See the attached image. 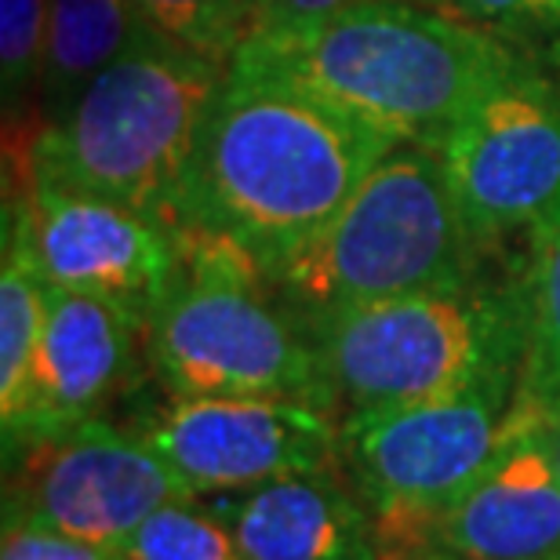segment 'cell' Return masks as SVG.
<instances>
[{
  "mask_svg": "<svg viewBox=\"0 0 560 560\" xmlns=\"http://www.w3.org/2000/svg\"><path fill=\"white\" fill-rule=\"evenodd\" d=\"M394 150L291 84L230 70L175 197V237H211L270 277Z\"/></svg>",
  "mask_w": 560,
  "mask_h": 560,
  "instance_id": "6da1fadb",
  "label": "cell"
},
{
  "mask_svg": "<svg viewBox=\"0 0 560 560\" xmlns=\"http://www.w3.org/2000/svg\"><path fill=\"white\" fill-rule=\"evenodd\" d=\"M521 55L430 4H361L302 26L255 30L230 70L270 77L394 145L433 150Z\"/></svg>",
  "mask_w": 560,
  "mask_h": 560,
  "instance_id": "7a4b0ae2",
  "label": "cell"
},
{
  "mask_svg": "<svg viewBox=\"0 0 560 560\" xmlns=\"http://www.w3.org/2000/svg\"><path fill=\"white\" fill-rule=\"evenodd\" d=\"M302 320L317 357L324 411L335 422L411 408L502 368H521L528 331L524 266Z\"/></svg>",
  "mask_w": 560,
  "mask_h": 560,
  "instance_id": "3957f363",
  "label": "cell"
},
{
  "mask_svg": "<svg viewBox=\"0 0 560 560\" xmlns=\"http://www.w3.org/2000/svg\"><path fill=\"white\" fill-rule=\"evenodd\" d=\"M226 73V62L164 33L139 44L59 117L40 120L22 178L120 200L172 226L178 186Z\"/></svg>",
  "mask_w": 560,
  "mask_h": 560,
  "instance_id": "277c9868",
  "label": "cell"
},
{
  "mask_svg": "<svg viewBox=\"0 0 560 560\" xmlns=\"http://www.w3.org/2000/svg\"><path fill=\"white\" fill-rule=\"evenodd\" d=\"M447 175L425 145H394L353 197L270 273L299 317L455 288L485 266Z\"/></svg>",
  "mask_w": 560,
  "mask_h": 560,
  "instance_id": "5b68a950",
  "label": "cell"
},
{
  "mask_svg": "<svg viewBox=\"0 0 560 560\" xmlns=\"http://www.w3.org/2000/svg\"><path fill=\"white\" fill-rule=\"evenodd\" d=\"M183 270L145 324L167 397H280L324 411L306 320L259 266L211 237H178Z\"/></svg>",
  "mask_w": 560,
  "mask_h": 560,
  "instance_id": "8992f818",
  "label": "cell"
},
{
  "mask_svg": "<svg viewBox=\"0 0 560 560\" xmlns=\"http://www.w3.org/2000/svg\"><path fill=\"white\" fill-rule=\"evenodd\" d=\"M521 368L422 405L339 422V474L372 510L386 546L425 542L430 524L485 474L521 425Z\"/></svg>",
  "mask_w": 560,
  "mask_h": 560,
  "instance_id": "52a82bcc",
  "label": "cell"
},
{
  "mask_svg": "<svg viewBox=\"0 0 560 560\" xmlns=\"http://www.w3.org/2000/svg\"><path fill=\"white\" fill-rule=\"evenodd\" d=\"M477 244L535 241L560 211V77L535 62L502 73L433 145Z\"/></svg>",
  "mask_w": 560,
  "mask_h": 560,
  "instance_id": "ba28073f",
  "label": "cell"
},
{
  "mask_svg": "<svg viewBox=\"0 0 560 560\" xmlns=\"http://www.w3.org/2000/svg\"><path fill=\"white\" fill-rule=\"evenodd\" d=\"M189 485L142 441L106 419L81 425L8 455L4 513L88 542L117 546Z\"/></svg>",
  "mask_w": 560,
  "mask_h": 560,
  "instance_id": "9c48e42d",
  "label": "cell"
},
{
  "mask_svg": "<svg viewBox=\"0 0 560 560\" xmlns=\"http://www.w3.org/2000/svg\"><path fill=\"white\" fill-rule=\"evenodd\" d=\"M139 436L194 495L328 469L339 458V422L280 397H172L142 422Z\"/></svg>",
  "mask_w": 560,
  "mask_h": 560,
  "instance_id": "30bf717a",
  "label": "cell"
},
{
  "mask_svg": "<svg viewBox=\"0 0 560 560\" xmlns=\"http://www.w3.org/2000/svg\"><path fill=\"white\" fill-rule=\"evenodd\" d=\"M11 205L51 288L117 299L150 320L183 270L172 226L120 200L26 178Z\"/></svg>",
  "mask_w": 560,
  "mask_h": 560,
  "instance_id": "8fae6325",
  "label": "cell"
},
{
  "mask_svg": "<svg viewBox=\"0 0 560 560\" xmlns=\"http://www.w3.org/2000/svg\"><path fill=\"white\" fill-rule=\"evenodd\" d=\"M145 324L139 310L117 299L48 284L26 408L4 433V458L33 441L103 419V408L136 383Z\"/></svg>",
  "mask_w": 560,
  "mask_h": 560,
  "instance_id": "7c38bea8",
  "label": "cell"
},
{
  "mask_svg": "<svg viewBox=\"0 0 560 560\" xmlns=\"http://www.w3.org/2000/svg\"><path fill=\"white\" fill-rule=\"evenodd\" d=\"M425 542L466 560H560V474L546 419L524 411L485 474L430 524Z\"/></svg>",
  "mask_w": 560,
  "mask_h": 560,
  "instance_id": "4fadbf2b",
  "label": "cell"
},
{
  "mask_svg": "<svg viewBox=\"0 0 560 560\" xmlns=\"http://www.w3.org/2000/svg\"><path fill=\"white\" fill-rule=\"evenodd\" d=\"M244 560H383L386 535L339 466L302 469L205 499Z\"/></svg>",
  "mask_w": 560,
  "mask_h": 560,
  "instance_id": "5bb4252c",
  "label": "cell"
},
{
  "mask_svg": "<svg viewBox=\"0 0 560 560\" xmlns=\"http://www.w3.org/2000/svg\"><path fill=\"white\" fill-rule=\"evenodd\" d=\"M161 37L136 0H48L37 77V117H59L120 55Z\"/></svg>",
  "mask_w": 560,
  "mask_h": 560,
  "instance_id": "9a60e30c",
  "label": "cell"
},
{
  "mask_svg": "<svg viewBox=\"0 0 560 560\" xmlns=\"http://www.w3.org/2000/svg\"><path fill=\"white\" fill-rule=\"evenodd\" d=\"M0 422L4 433L22 419L37 361L48 280L22 230L15 205H4V255H0Z\"/></svg>",
  "mask_w": 560,
  "mask_h": 560,
  "instance_id": "2e32d148",
  "label": "cell"
},
{
  "mask_svg": "<svg viewBox=\"0 0 560 560\" xmlns=\"http://www.w3.org/2000/svg\"><path fill=\"white\" fill-rule=\"evenodd\" d=\"M524 302H528V331H524L517 408L546 419L560 408V211L528 244Z\"/></svg>",
  "mask_w": 560,
  "mask_h": 560,
  "instance_id": "e0dca14e",
  "label": "cell"
},
{
  "mask_svg": "<svg viewBox=\"0 0 560 560\" xmlns=\"http://www.w3.org/2000/svg\"><path fill=\"white\" fill-rule=\"evenodd\" d=\"M117 553L125 560H244L237 539L205 495L156 506L136 532L117 542Z\"/></svg>",
  "mask_w": 560,
  "mask_h": 560,
  "instance_id": "ac0fdd59",
  "label": "cell"
},
{
  "mask_svg": "<svg viewBox=\"0 0 560 560\" xmlns=\"http://www.w3.org/2000/svg\"><path fill=\"white\" fill-rule=\"evenodd\" d=\"M153 30L215 62H233L259 26L255 0H136Z\"/></svg>",
  "mask_w": 560,
  "mask_h": 560,
  "instance_id": "d6986e66",
  "label": "cell"
},
{
  "mask_svg": "<svg viewBox=\"0 0 560 560\" xmlns=\"http://www.w3.org/2000/svg\"><path fill=\"white\" fill-rule=\"evenodd\" d=\"M447 11L560 77V0H447Z\"/></svg>",
  "mask_w": 560,
  "mask_h": 560,
  "instance_id": "ffe728a7",
  "label": "cell"
},
{
  "mask_svg": "<svg viewBox=\"0 0 560 560\" xmlns=\"http://www.w3.org/2000/svg\"><path fill=\"white\" fill-rule=\"evenodd\" d=\"M48 0H0V92L8 125L37 103Z\"/></svg>",
  "mask_w": 560,
  "mask_h": 560,
  "instance_id": "44dd1931",
  "label": "cell"
},
{
  "mask_svg": "<svg viewBox=\"0 0 560 560\" xmlns=\"http://www.w3.org/2000/svg\"><path fill=\"white\" fill-rule=\"evenodd\" d=\"M0 560H125V557L117 553V546L73 539V535H62L55 528H44V524L4 513Z\"/></svg>",
  "mask_w": 560,
  "mask_h": 560,
  "instance_id": "7402d4cb",
  "label": "cell"
},
{
  "mask_svg": "<svg viewBox=\"0 0 560 560\" xmlns=\"http://www.w3.org/2000/svg\"><path fill=\"white\" fill-rule=\"evenodd\" d=\"M361 4H430L447 11V0H255V15H259L255 30L302 26V22H317L324 15H335V11Z\"/></svg>",
  "mask_w": 560,
  "mask_h": 560,
  "instance_id": "603a6c76",
  "label": "cell"
},
{
  "mask_svg": "<svg viewBox=\"0 0 560 560\" xmlns=\"http://www.w3.org/2000/svg\"><path fill=\"white\" fill-rule=\"evenodd\" d=\"M383 560H466V557L444 550V546H436V542H411V546H397V550H389Z\"/></svg>",
  "mask_w": 560,
  "mask_h": 560,
  "instance_id": "cb8c5ba5",
  "label": "cell"
},
{
  "mask_svg": "<svg viewBox=\"0 0 560 560\" xmlns=\"http://www.w3.org/2000/svg\"><path fill=\"white\" fill-rule=\"evenodd\" d=\"M546 436H550V452H553V463H557V474H560V408L553 416H546Z\"/></svg>",
  "mask_w": 560,
  "mask_h": 560,
  "instance_id": "d4e9b609",
  "label": "cell"
}]
</instances>
